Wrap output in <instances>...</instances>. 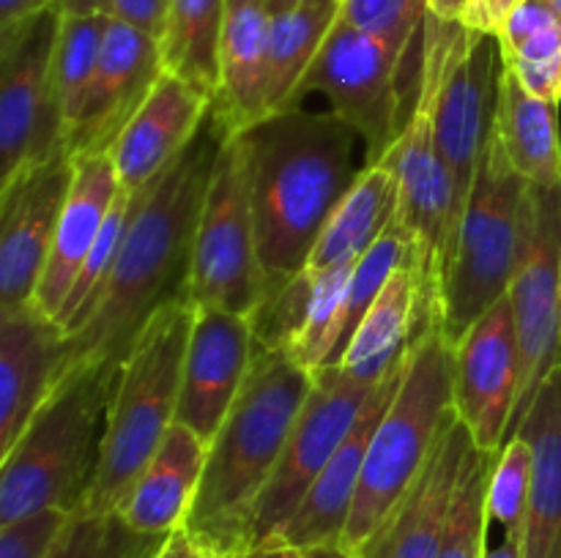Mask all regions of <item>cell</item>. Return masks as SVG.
Wrapping results in <instances>:
<instances>
[{
  "mask_svg": "<svg viewBox=\"0 0 561 558\" xmlns=\"http://www.w3.org/2000/svg\"><path fill=\"white\" fill-rule=\"evenodd\" d=\"M225 137H230L225 126L208 113L186 151L146 189L135 191L113 271L88 306L82 326L66 337L64 375L80 364L118 367L164 304L186 301L197 219Z\"/></svg>",
  "mask_w": 561,
  "mask_h": 558,
  "instance_id": "6da1fadb",
  "label": "cell"
},
{
  "mask_svg": "<svg viewBox=\"0 0 561 558\" xmlns=\"http://www.w3.org/2000/svg\"><path fill=\"white\" fill-rule=\"evenodd\" d=\"M236 140L266 295L305 268L323 224L365 170L356 167L362 137L334 109L288 107L261 118Z\"/></svg>",
  "mask_w": 561,
  "mask_h": 558,
  "instance_id": "7a4b0ae2",
  "label": "cell"
},
{
  "mask_svg": "<svg viewBox=\"0 0 561 558\" xmlns=\"http://www.w3.org/2000/svg\"><path fill=\"white\" fill-rule=\"evenodd\" d=\"M312 375L288 353L255 345L250 375L214 441L184 531L211 558H241L263 490L283 457Z\"/></svg>",
  "mask_w": 561,
  "mask_h": 558,
  "instance_id": "3957f363",
  "label": "cell"
},
{
  "mask_svg": "<svg viewBox=\"0 0 561 558\" xmlns=\"http://www.w3.org/2000/svg\"><path fill=\"white\" fill-rule=\"evenodd\" d=\"M453 359L455 348L442 326L422 328L411 342L403 383L373 432L354 509L340 542L354 558L365 556L387 528L455 416Z\"/></svg>",
  "mask_w": 561,
  "mask_h": 558,
  "instance_id": "277c9868",
  "label": "cell"
},
{
  "mask_svg": "<svg viewBox=\"0 0 561 558\" xmlns=\"http://www.w3.org/2000/svg\"><path fill=\"white\" fill-rule=\"evenodd\" d=\"M113 364H80L64 375L5 457H0V523L42 509L80 512L91 492L107 425Z\"/></svg>",
  "mask_w": 561,
  "mask_h": 558,
  "instance_id": "5b68a950",
  "label": "cell"
},
{
  "mask_svg": "<svg viewBox=\"0 0 561 558\" xmlns=\"http://www.w3.org/2000/svg\"><path fill=\"white\" fill-rule=\"evenodd\" d=\"M195 306L170 301L137 334L115 372L96 474L82 512L110 514L175 425Z\"/></svg>",
  "mask_w": 561,
  "mask_h": 558,
  "instance_id": "8992f818",
  "label": "cell"
},
{
  "mask_svg": "<svg viewBox=\"0 0 561 558\" xmlns=\"http://www.w3.org/2000/svg\"><path fill=\"white\" fill-rule=\"evenodd\" d=\"M524 191L526 181L507 162L491 129L463 202L438 299V326L449 345L507 295L518 260Z\"/></svg>",
  "mask_w": 561,
  "mask_h": 558,
  "instance_id": "52a82bcc",
  "label": "cell"
},
{
  "mask_svg": "<svg viewBox=\"0 0 561 558\" xmlns=\"http://www.w3.org/2000/svg\"><path fill=\"white\" fill-rule=\"evenodd\" d=\"M422 60L436 80V140L449 164L460 200L474 184L477 164L493 129L502 74L499 38L463 22L427 14Z\"/></svg>",
  "mask_w": 561,
  "mask_h": 558,
  "instance_id": "ba28073f",
  "label": "cell"
},
{
  "mask_svg": "<svg viewBox=\"0 0 561 558\" xmlns=\"http://www.w3.org/2000/svg\"><path fill=\"white\" fill-rule=\"evenodd\" d=\"M409 55L337 16L321 53L296 88L290 107H301L307 93L327 96L329 109L354 126L365 142L367 167L378 164L411 115L403 93Z\"/></svg>",
  "mask_w": 561,
  "mask_h": 558,
  "instance_id": "9c48e42d",
  "label": "cell"
},
{
  "mask_svg": "<svg viewBox=\"0 0 561 558\" xmlns=\"http://www.w3.org/2000/svg\"><path fill=\"white\" fill-rule=\"evenodd\" d=\"M263 284L244 159L239 140L225 137L197 219L186 301L195 310L247 317L261 301Z\"/></svg>",
  "mask_w": 561,
  "mask_h": 558,
  "instance_id": "30bf717a",
  "label": "cell"
},
{
  "mask_svg": "<svg viewBox=\"0 0 561 558\" xmlns=\"http://www.w3.org/2000/svg\"><path fill=\"white\" fill-rule=\"evenodd\" d=\"M507 295L518 332L520 364L518 405L510 430L513 438L546 377L561 364V189L526 184L518 260Z\"/></svg>",
  "mask_w": 561,
  "mask_h": 558,
  "instance_id": "8fae6325",
  "label": "cell"
},
{
  "mask_svg": "<svg viewBox=\"0 0 561 558\" xmlns=\"http://www.w3.org/2000/svg\"><path fill=\"white\" fill-rule=\"evenodd\" d=\"M60 11L0 27V184L44 164L64 148V120L53 85Z\"/></svg>",
  "mask_w": 561,
  "mask_h": 558,
  "instance_id": "7c38bea8",
  "label": "cell"
},
{
  "mask_svg": "<svg viewBox=\"0 0 561 558\" xmlns=\"http://www.w3.org/2000/svg\"><path fill=\"white\" fill-rule=\"evenodd\" d=\"M376 386L354 381L334 364L312 375L310 394L290 427L277 470L257 501L252 547L277 539L321 470L334 457L340 443L345 441L351 427L356 425Z\"/></svg>",
  "mask_w": 561,
  "mask_h": 558,
  "instance_id": "4fadbf2b",
  "label": "cell"
},
{
  "mask_svg": "<svg viewBox=\"0 0 561 558\" xmlns=\"http://www.w3.org/2000/svg\"><path fill=\"white\" fill-rule=\"evenodd\" d=\"M453 408L482 452L499 454L518 405V332L510 295L471 323L453 345Z\"/></svg>",
  "mask_w": 561,
  "mask_h": 558,
  "instance_id": "5bb4252c",
  "label": "cell"
},
{
  "mask_svg": "<svg viewBox=\"0 0 561 558\" xmlns=\"http://www.w3.org/2000/svg\"><path fill=\"white\" fill-rule=\"evenodd\" d=\"M75 181L66 151L0 184V310L33 304Z\"/></svg>",
  "mask_w": 561,
  "mask_h": 558,
  "instance_id": "9a60e30c",
  "label": "cell"
},
{
  "mask_svg": "<svg viewBox=\"0 0 561 558\" xmlns=\"http://www.w3.org/2000/svg\"><path fill=\"white\" fill-rule=\"evenodd\" d=\"M252 359L255 339L244 315L195 310L175 421L211 443L239 399Z\"/></svg>",
  "mask_w": 561,
  "mask_h": 558,
  "instance_id": "2e32d148",
  "label": "cell"
},
{
  "mask_svg": "<svg viewBox=\"0 0 561 558\" xmlns=\"http://www.w3.org/2000/svg\"><path fill=\"white\" fill-rule=\"evenodd\" d=\"M164 74L159 38L110 20L104 31L102 55L75 129L64 148L69 156L107 153L131 115Z\"/></svg>",
  "mask_w": 561,
  "mask_h": 558,
  "instance_id": "e0dca14e",
  "label": "cell"
},
{
  "mask_svg": "<svg viewBox=\"0 0 561 558\" xmlns=\"http://www.w3.org/2000/svg\"><path fill=\"white\" fill-rule=\"evenodd\" d=\"M66 334L33 304L0 310V457L64 377Z\"/></svg>",
  "mask_w": 561,
  "mask_h": 558,
  "instance_id": "ac0fdd59",
  "label": "cell"
},
{
  "mask_svg": "<svg viewBox=\"0 0 561 558\" xmlns=\"http://www.w3.org/2000/svg\"><path fill=\"white\" fill-rule=\"evenodd\" d=\"M405 361H409V356L378 383L376 392L370 394V399L362 408L356 425L351 427L345 441L334 452V457L321 470V476L310 487L305 501L299 503L294 518L285 523L277 539L272 542H285V545L296 547V550H307V547L318 545H340L343 542L345 525H348L351 509H354L356 490H359L362 468H365L373 432H376L383 410L389 408V403L398 394L400 383H403Z\"/></svg>",
  "mask_w": 561,
  "mask_h": 558,
  "instance_id": "d6986e66",
  "label": "cell"
},
{
  "mask_svg": "<svg viewBox=\"0 0 561 558\" xmlns=\"http://www.w3.org/2000/svg\"><path fill=\"white\" fill-rule=\"evenodd\" d=\"M208 113L211 98L206 93L164 71L107 151L121 189H146L186 151L206 124Z\"/></svg>",
  "mask_w": 561,
  "mask_h": 558,
  "instance_id": "ffe728a7",
  "label": "cell"
},
{
  "mask_svg": "<svg viewBox=\"0 0 561 558\" xmlns=\"http://www.w3.org/2000/svg\"><path fill=\"white\" fill-rule=\"evenodd\" d=\"M75 159V181L55 230L53 249L47 266L38 279L33 306L47 317L58 321L66 299H69L75 279L118 197L121 184L107 153H85Z\"/></svg>",
  "mask_w": 561,
  "mask_h": 558,
  "instance_id": "44dd1931",
  "label": "cell"
},
{
  "mask_svg": "<svg viewBox=\"0 0 561 558\" xmlns=\"http://www.w3.org/2000/svg\"><path fill=\"white\" fill-rule=\"evenodd\" d=\"M471 446L474 441L455 414L420 479L362 558H438L455 487Z\"/></svg>",
  "mask_w": 561,
  "mask_h": 558,
  "instance_id": "7402d4cb",
  "label": "cell"
},
{
  "mask_svg": "<svg viewBox=\"0 0 561 558\" xmlns=\"http://www.w3.org/2000/svg\"><path fill=\"white\" fill-rule=\"evenodd\" d=\"M208 443L175 421L137 479L121 496L115 514L140 534L168 536L184 528L206 468Z\"/></svg>",
  "mask_w": 561,
  "mask_h": 558,
  "instance_id": "603a6c76",
  "label": "cell"
},
{
  "mask_svg": "<svg viewBox=\"0 0 561 558\" xmlns=\"http://www.w3.org/2000/svg\"><path fill=\"white\" fill-rule=\"evenodd\" d=\"M268 42L272 14L257 0H228L211 113L230 137L268 115Z\"/></svg>",
  "mask_w": 561,
  "mask_h": 558,
  "instance_id": "cb8c5ba5",
  "label": "cell"
},
{
  "mask_svg": "<svg viewBox=\"0 0 561 558\" xmlns=\"http://www.w3.org/2000/svg\"><path fill=\"white\" fill-rule=\"evenodd\" d=\"M518 432L535 454L520 558H561V364L546 377Z\"/></svg>",
  "mask_w": 561,
  "mask_h": 558,
  "instance_id": "d4e9b609",
  "label": "cell"
},
{
  "mask_svg": "<svg viewBox=\"0 0 561 558\" xmlns=\"http://www.w3.org/2000/svg\"><path fill=\"white\" fill-rule=\"evenodd\" d=\"M416 323H420V274L414 257H409L362 317L334 367H340L354 381L376 386L409 356Z\"/></svg>",
  "mask_w": 561,
  "mask_h": 558,
  "instance_id": "484cf974",
  "label": "cell"
},
{
  "mask_svg": "<svg viewBox=\"0 0 561 558\" xmlns=\"http://www.w3.org/2000/svg\"><path fill=\"white\" fill-rule=\"evenodd\" d=\"M493 135L526 184L561 189L559 107L531 96L504 63L499 74Z\"/></svg>",
  "mask_w": 561,
  "mask_h": 558,
  "instance_id": "4316f807",
  "label": "cell"
},
{
  "mask_svg": "<svg viewBox=\"0 0 561 558\" xmlns=\"http://www.w3.org/2000/svg\"><path fill=\"white\" fill-rule=\"evenodd\" d=\"M398 213V181L387 164H370L359 173L329 222L323 224L305 271L329 274L356 266L362 255L381 239Z\"/></svg>",
  "mask_w": 561,
  "mask_h": 558,
  "instance_id": "83f0119b",
  "label": "cell"
},
{
  "mask_svg": "<svg viewBox=\"0 0 561 558\" xmlns=\"http://www.w3.org/2000/svg\"><path fill=\"white\" fill-rule=\"evenodd\" d=\"M225 16L228 0H170L168 20L159 38L164 71L190 82L211 102L219 85Z\"/></svg>",
  "mask_w": 561,
  "mask_h": 558,
  "instance_id": "f1b7e54d",
  "label": "cell"
},
{
  "mask_svg": "<svg viewBox=\"0 0 561 558\" xmlns=\"http://www.w3.org/2000/svg\"><path fill=\"white\" fill-rule=\"evenodd\" d=\"M343 0H301L288 14L272 16L268 42V115L288 109L299 82L321 53Z\"/></svg>",
  "mask_w": 561,
  "mask_h": 558,
  "instance_id": "f546056e",
  "label": "cell"
},
{
  "mask_svg": "<svg viewBox=\"0 0 561 558\" xmlns=\"http://www.w3.org/2000/svg\"><path fill=\"white\" fill-rule=\"evenodd\" d=\"M107 22L110 16L104 14L60 16V31L53 55V85L55 96H58L60 120H64V142L69 131L75 129L88 91H91Z\"/></svg>",
  "mask_w": 561,
  "mask_h": 558,
  "instance_id": "4dcf8cb0",
  "label": "cell"
},
{
  "mask_svg": "<svg viewBox=\"0 0 561 558\" xmlns=\"http://www.w3.org/2000/svg\"><path fill=\"white\" fill-rule=\"evenodd\" d=\"M499 454L471 446L455 487L447 531L438 558H485L491 518H488V485Z\"/></svg>",
  "mask_w": 561,
  "mask_h": 558,
  "instance_id": "1f68e13d",
  "label": "cell"
},
{
  "mask_svg": "<svg viewBox=\"0 0 561 558\" xmlns=\"http://www.w3.org/2000/svg\"><path fill=\"white\" fill-rule=\"evenodd\" d=\"M170 536V534H168ZM168 536L140 534L115 512H75L49 558H153Z\"/></svg>",
  "mask_w": 561,
  "mask_h": 558,
  "instance_id": "d6a6232c",
  "label": "cell"
},
{
  "mask_svg": "<svg viewBox=\"0 0 561 558\" xmlns=\"http://www.w3.org/2000/svg\"><path fill=\"white\" fill-rule=\"evenodd\" d=\"M131 206H135V191L121 189L115 197L113 208H110L107 219H104L102 230H99L96 241H93L91 252H88L85 263H82L80 274L75 279V288H71L69 299H66L64 310L58 315V326L64 328L66 337L77 332L82 326V317H85L88 306L96 299V293L102 290L104 279L113 271V263L118 257L121 241H124L126 224H129Z\"/></svg>",
  "mask_w": 561,
  "mask_h": 558,
  "instance_id": "836d02e7",
  "label": "cell"
},
{
  "mask_svg": "<svg viewBox=\"0 0 561 558\" xmlns=\"http://www.w3.org/2000/svg\"><path fill=\"white\" fill-rule=\"evenodd\" d=\"M318 279L321 274H310L301 268L283 288L272 290L257 301L255 310L247 315L257 348L274 350V353H288L294 348L299 334L305 332L307 317H310Z\"/></svg>",
  "mask_w": 561,
  "mask_h": 558,
  "instance_id": "e575fe53",
  "label": "cell"
},
{
  "mask_svg": "<svg viewBox=\"0 0 561 558\" xmlns=\"http://www.w3.org/2000/svg\"><path fill=\"white\" fill-rule=\"evenodd\" d=\"M351 268L321 274L305 332L299 334L294 348L288 350L290 359L310 375H316L323 367H332L340 356V345H343V301Z\"/></svg>",
  "mask_w": 561,
  "mask_h": 558,
  "instance_id": "d590c367",
  "label": "cell"
},
{
  "mask_svg": "<svg viewBox=\"0 0 561 558\" xmlns=\"http://www.w3.org/2000/svg\"><path fill=\"white\" fill-rule=\"evenodd\" d=\"M531 465H535L531 443L526 441V435L515 432L499 452L491 470V485H488V518H491V525H499L504 536H513L518 542L520 531H524L526 503H529Z\"/></svg>",
  "mask_w": 561,
  "mask_h": 558,
  "instance_id": "8d00e7d4",
  "label": "cell"
},
{
  "mask_svg": "<svg viewBox=\"0 0 561 558\" xmlns=\"http://www.w3.org/2000/svg\"><path fill=\"white\" fill-rule=\"evenodd\" d=\"M431 14L427 0H343L340 20L365 31L400 53H414L422 44L425 20Z\"/></svg>",
  "mask_w": 561,
  "mask_h": 558,
  "instance_id": "74e56055",
  "label": "cell"
},
{
  "mask_svg": "<svg viewBox=\"0 0 561 558\" xmlns=\"http://www.w3.org/2000/svg\"><path fill=\"white\" fill-rule=\"evenodd\" d=\"M75 512L42 509L14 523H0V558H49Z\"/></svg>",
  "mask_w": 561,
  "mask_h": 558,
  "instance_id": "f35d334b",
  "label": "cell"
},
{
  "mask_svg": "<svg viewBox=\"0 0 561 558\" xmlns=\"http://www.w3.org/2000/svg\"><path fill=\"white\" fill-rule=\"evenodd\" d=\"M170 0H102L99 11L110 20L126 22L153 38H162Z\"/></svg>",
  "mask_w": 561,
  "mask_h": 558,
  "instance_id": "ab89813d",
  "label": "cell"
},
{
  "mask_svg": "<svg viewBox=\"0 0 561 558\" xmlns=\"http://www.w3.org/2000/svg\"><path fill=\"white\" fill-rule=\"evenodd\" d=\"M520 85L531 93V96L542 98V102L561 104V53L551 55L542 60H529V63H504Z\"/></svg>",
  "mask_w": 561,
  "mask_h": 558,
  "instance_id": "60d3db41",
  "label": "cell"
},
{
  "mask_svg": "<svg viewBox=\"0 0 561 558\" xmlns=\"http://www.w3.org/2000/svg\"><path fill=\"white\" fill-rule=\"evenodd\" d=\"M524 0H469L463 14V25L471 27V31L491 33V36H499V31L504 27L507 16L513 14Z\"/></svg>",
  "mask_w": 561,
  "mask_h": 558,
  "instance_id": "b9f144b4",
  "label": "cell"
},
{
  "mask_svg": "<svg viewBox=\"0 0 561 558\" xmlns=\"http://www.w3.org/2000/svg\"><path fill=\"white\" fill-rule=\"evenodd\" d=\"M49 5H55V0H0V27L31 20V16L47 11Z\"/></svg>",
  "mask_w": 561,
  "mask_h": 558,
  "instance_id": "7bdbcfd3",
  "label": "cell"
},
{
  "mask_svg": "<svg viewBox=\"0 0 561 558\" xmlns=\"http://www.w3.org/2000/svg\"><path fill=\"white\" fill-rule=\"evenodd\" d=\"M153 558H211L184 528L173 531Z\"/></svg>",
  "mask_w": 561,
  "mask_h": 558,
  "instance_id": "ee69618b",
  "label": "cell"
},
{
  "mask_svg": "<svg viewBox=\"0 0 561 558\" xmlns=\"http://www.w3.org/2000/svg\"><path fill=\"white\" fill-rule=\"evenodd\" d=\"M466 5H469V0H427L431 14H436L438 20H447V22L463 20Z\"/></svg>",
  "mask_w": 561,
  "mask_h": 558,
  "instance_id": "f6af8a7d",
  "label": "cell"
},
{
  "mask_svg": "<svg viewBox=\"0 0 561 558\" xmlns=\"http://www.w3.org/2000/svg\"><path fill=\"white\" fill-rule=\"evenodd\" d=\"M241 558H301V550L285 545V542H266V545H257L252 550H247Z\"/></svg>",
  "mask_w": 561,
  "mask_h": 558,
  "instance_id": "bcb514c9",
  "label": "cell"
},
{
  "mask_svg": "<svg viewBox=\"0 0 561 558\" xmlns=\"http://www.w3.org/2000/svg\"><path fill=\"white\" fill-rule=\"evenodd\" d=\"M99 5H102V0H55V9H58L64 16L102 14Z\"/></svg>",
  "mask_w": 561,
  "mask_h": 558,
  "instance_id": "7dc6e473",
  "label": "cell"
},
{
  "mask_svg": "<svg viewBox=\"0 0 561 558\" xmlns=\"http://www.w3.org/2000/svg\"><path fill=\"white\" fill-rule=\"evenodd\" d=\"M485 558H520V542L513 536H502V542L488 547Z\"/></svg>",
  "mask_w": 561,
  "mask_h": 558,
  "instance_id": "c3c4849f",
  "label": "cell"
},
{
  "mask_svg": "<svg viewBox=\"0 0 561 558\" xmlns=\"http://www.w3.org/2000/svg\"><path fill=\"white\" fill-rule=\"evenodd\" d=\"M301 558H354L343 545H318L301 550Z\"/></svg>",
  "mask_w": 561,
  "mask_h": 558,
  "instance_id": "681fc988",
  "label": "cell"
},
{
  "mask_svg": "<svg viewBox=\"0 0 561 558\" xmlns=\"http://www.w3.org/2000/svg\"><path fill=\"white\" fill-rule=\"evenodd\" d=\"M257 3H261L272 16H279V14H288V11H294L301 0H257Z\"/></svg>",
  "mask_w": 561,
  "mask_h": 558,
  "instance_id": "f907efd6",
  "label": "cell"
},
{
  "mask_svg": "<svg viewBox=\"0 0 561 558\" xmlns=\"http://www.w3.org/2000/svg\"><path fill=\"white\" fill-rule=\"evenodd\" d=\"M548 3H551V9L557 11V16L561 20V0H548Z\"/></svg>",
  "mask_w": 561,
  "mask_h": 558,
  "instance_id": "816d5d0a",
  "label": "cell"
}]
</instances>
